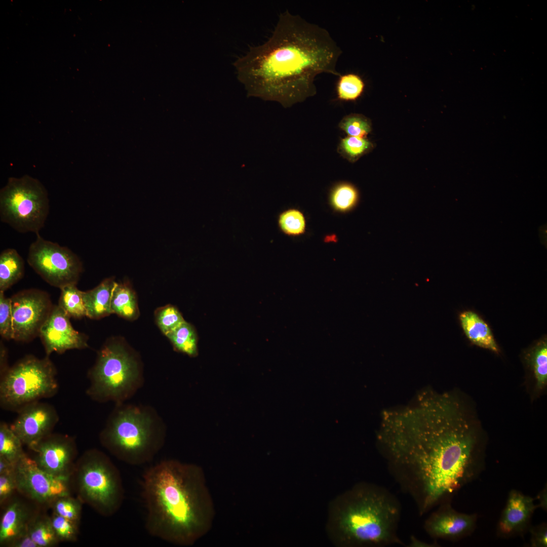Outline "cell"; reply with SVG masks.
Segmentation results:
<instances>
[{"mask_svg": "<svg viewBox=\"0 0 547 547\" xmlns=\"http://www.w3.org/2000/svg\"><path fill=\"white\" fill-rule=\"evenodd\" d=\"M388 468L423 515L476 479L485 438L475 411L459 395L426 389L415 402L384 411L377 434Z\"/></svg>", "mask_w": 547, "mask_h": 547, "instance_id": "obj_1", "label": "cell"}, {"mask_svg": "<svg viewBox=\"0 0 547 547\" xmlns=\"http://www.w3.org/2000/svg\"><path fill=\"white\" fill-rule=\"evenodd\" d=\"M342 54L327 30L286 10L271 36L234 62L237 77L250 96L289 107L314 96L322 73L339 76Z\"/></svg>", "mask_w": 547, "mask_h": 547, "instance_id": "obj_2", "label": "cell"}, {"mask_svg": "<svg viewBox=\"0 0 547 547\" xmlns=\"http://www.w3.org/2000/svg\"><path fill=\"white\" fill-rule=\"evenodd\" d=\"M149 534L180 546H189L209 531L214 517L203 469L175 459L148 468L141 479Z\"/></svg>", "mask_w": 547, "mask_h": 547, "instance_id": "obj_3", "label": "cell"}, {"mask_svg": "<svg viewBox=\"0 0 547 547\" xmlns=\"http://www.w3.org/2000/svg\"><path fill=\"white\" fill-rule=\"evenodd\" d=\"M401 514L398 500L388 490L361 483L333 501L327 529L341 546L403 545L398 534Z\"/></svg>", "mask_w": 547, "mask_h": 547, "instance_id": "obj_4", "label": "cell"}, {"mask_svg": "<svg viewBox=\"0 0 547 547\" xmlns=\"http://www.w3.org/2000/svg\"><path fill=\"white\" fill-rule=\"evenodd\" d=\"M166 423L148 405L116 404L99 434L101 445L126 463L140 465L151 461L165 445Z\"/></svg>", "mask_w": 547, "mask_h": 547, "instance_id": "obj_5", "label": "cell"}, {"mask_svg": "<svg viewBox=\"0 0 547 547\" xmlns=\"http://www.w3.org/2000/svg\"><path fill=\"white\" fill-rule=\"evenodd\" d=\"M88 378L89 385L86 394L100 403L126 402L145 382L139 355L117 338L108 339L100 348Z\"/></svg>", "mask_w": 547, "mask_h": 547, "instance_id": "obj_6", "label": "cell"}, {"mask_svg": "<svg viewBox=\"0 0 547 547\" xmlns=\"http://www.w3.org/2000/svg\"><path fill=\"white\" fill-rule=\"evenodd\" d=\"M71 477L79 498L83 503L105 517L119 511L125 498L122 479L116 466L104 452L97 449L85 452L75 463Z\"/></svg>", "mask_w": 547, "mask_h": 547, "instance_id": "obj_7", "label": "cell"}, {"mask_svg": "<svg viewBox=\"0 0 547 547\" xmlns=\"http://www.w3.org/2000/svg\"><path fill=\"white\" fill-rule=\"evenodd\" d=\"M56 375L49 356L25 357L1 376V408L17 412L31 403L53 397L59 388Z\"/></svg>", "mask_w": 547, "mask_h": 547, "instance_id": "obj_8", "label": "cell"}, {"mask_svg": "<svg viewBox=\"0 0 547 547\" xmlns=\"http://www.w3.org/2000/svg\"><path fill=\"white\" fill-rule=\"evenodd\" d=\"M50 211L47 190L28 175L10 177L0 190V219L20 233H39Z\"/></svg>", "mask_w": 547, "mask_h": 547, "instance_id": "obj_9", "label": "cell"}, {"mask_svg": "<svg viewBox=\"0 0 547 547\" xmlns=\"http://www.w3.org/2000/svg\"><path fill=\"white\" fill-rule=\"evenodd\" d=\"M30 245L27 262L47 283L61 288L77 283L83 271L77 255L67 247L47 240L37 233Z\"/></svg>", "mask_w": 547, "mask_h": 547, "instance_id": "obj_10", "label": "cell"}, {"mask_svg": "<svg viewBox=\"0 0 547 547\" xmlns=\"http://www.w3.org/2000/svg\"><path fill=\"white\" fill-rule=\"evenodd\" d=\"M14 475L17 492L35 504L51 507L58 498L70 495V478L45 472L26 454L16 463Z\"/></svg>", "mask_w": 547, "mask_h": 547, "instance_id": "obj_11", "label": "cell"}, {"mask_svg": "<svg viewBox=\"0 0 547 547\" xmlns=\"http://www.w3.org/2000/svg\"><path fill=\"white\" fill-rule=\"evenodd\" d=\"M13 339L28 342L39 335L53 305L44 291L29 289L18 292L11 298Z\"/></svg>", "mask_w": 547, "mask_h": 547, "instance_id": "obj_12", "label": "cell"}, {"mask_svg": "<svg viewBox=\"0 0 547 547\" xmlns=\"http://www.w3.org/2000/svg\"><path fill=\"white\" fill-rule=\"evenodd\" d=\"M28 448L41 468L56 477L71 478L77 454L75 441L71 437L51 433Z\"/></svg>", "mask_w": 547, "mask_h": 547, "instance_id": "obj_13", "label": "cell"}, {"mask_svg": "<svg viewBox=\"0 0 547 547\" xmlns=\"http://www.w3.org/2000/svg\"><path fill=\"white\" fill-rule=\"evenodd\" d=\"M17 413L10 426L28 448L52 433L59 419L54 406L40 401L25 406Z\"/></svg>", "mask_w": 547, "mask_h": 547, "instance_id": "obj_14", "label": "cell"}, {"mask_svg": "<svg viewBox=\"0 0 547 547\" xmlns=\"http://www.w3.org/2000/svg\"><path fill=\"white\" fill-rule=\"evenodd\" d=\"M69 319L58 305L53 306L39 334L46 356L53 352L62 354L70 349L88 347L87 336L75 330Z\"/></svg>", "mask_w": 547, "mask_h": 547, "instance_id": "obj_15", "label": "cell"}, {"mask_svg": "<svg viewBox=\"0 0 547 547\" xmlns=\"http://www.w3.org/2000/svg\"><path fill=\"white\" fill-rule=\"evenodd\" d=\"M477 518L476 514L457 512L446 501L425 520L424 528L427 534L434 539L456 540L473 533Z\"/></svg>", "mask_w": 547, "mask_h": 547, "instance_id": "obj_16", "label": "cell"}, {"mask_svg": "<svg viewBox=\"0 0 547 547\" xmlns=\"http://www.w3.org/2000/svg\"><path fill=\"white\" fill-rule=\"evenodd\" d=\"M534 500L518 490H511L497 524V535L510 538L523 536L528 531L533 514L538 507Z\"/></svg>", "mask_w": 547, "mask_h": 547, "instance_id": "obj_17", "label": "cell"}, {"mask_svg": "<svg viewBox=\"0 0 547 547\" xmlns=\"http://www.w3.org/2000/svg\"><path fill=\"white\" fill-rule=\"evenodd\" d=\"M3 506L0 520V546H9L14 539L27 531L30 522L38 512L15 496Z\"/></svg>", "mask_w": 547, "mask_h": 547, "instance_id": "obj_18", "label": "cell"}, {"mask_svg": "<svg viewBox=\"0 0 547 547\" xmlns=\"http://www.w3.org/2000/svg\"><path fill=\"white\" fill-rule=\"evenodd\" d=\"M115 283L112 278H107L94 288L83 291L87 317L98 320L112 314L111 299Z\"/></svg>", "mask_w": 547, "mask_h": 547, "instance_id": "obj_19", "label": "cell"}, {"mask_svg": "<svg viewBox=\"0 0 547 547\" xmlns=\"http://www.w3.org/2000/svg\"><path fill=\"white\" fill-rule=\"evenodd\" d=\"M461 327L467 338L474 344L499 353V348L487 324L476 313L465 311L459 315Z\"/></svg>", "mask_w": 547, "mask_h": 547, "instance_id": "obj_20", "label": "cell"}, {"mask_svg": "<svg viewBox=\"0 0 547 547\" xmlns=\"http://www.w3.org/2000/svg\"><path fill=\"white\" fill-rule=\"evenodd\" d=\"M112 313L128 320L133 321L139 316L137 299L128 283L114 285L111 299Z\"/></svg>", "mask_w": 547, "mask_h": 547, "instance_id": "obj_21", "label": "cell"}, {"mask_svg": "<svg viewBox=\"0 0 547 547\" xmlns=\"http://www.w3.org/2000/svg\"><path fill=\"white\" fill-rule=\"evenodd\" d=\"M24 273V261L17 250L8 248L0 254V292L19 281Z\"/></svg>", "mask_w": 547, "mask_h": 547, "instance_id": "obj_22", "label": "cell"}, {"mask_svg": "<svg viewBox=\"0 0 547 547\" xmlns=\"http://www.w3.org/2000/svg\"><path fill=\"white\" fill-rule=\"evenodd\" d=\"M527 362L532 378L533 394H541L547 384V344L542 341L527 354Z\"/></svg>", "mask_w": 547, "mask_h": 547, "instance_id": "obj_23", "label": "cell"}, {"mask_svg": "<svg viewBox=\"0 0 547 547\" xmlns=\"http://www.w3.org/2000/svg\"><path fill=\"white\" fill-rule=\"evenodd\" d=\"M166 336L175 350L191 357L198 355V336L190 324L185 321Z\"/></svg>", "mask_w": 547, "mask_h": 547, "instance_id": "obj_24", "label": "cell"}, {"mask_svg": "<svg viewBox=\"0 0 547 547\" xmlns=\"http://www.w3.org/2000/svg\"><path fill=\"white\" fill-rule=\"evenodd\" d=\"M28 532L38 547H52L60 542L53 529L51 517L38 513L31 520Z\"/></svg>", "mask_w": 547, "mask_h": 547, "instance_id": "obj_25", "label": "cell"}, {"mask_svg": "<svg viewBox=\"0 0 547 547\" xmlns=\"http://www.w3.org/2000/svg\"><path fill=\"white\" fill-rule=\"evenodd\" d=\"M23 443L4 421L0 423V456L16 464L26 453L23 449Z\"/></svg>", "mask_w": 547, "mask_h": 547, "instance_id": "obj_26", "label": "cell"}, {"mask_svg": "<svg viewBox=\"0 0 547 547\" xmlns=\"http://www.w3.org/2000/svg\"><path fill=\"white\" fill-rule=\"evenodd\" d=\"M61 294L58 305L70 317L80 319L87 317L83 293L76 287L72 284L65 286L61 289Z\"/></svg>", "mask_w": 547, "mask_h": 547, "instance_id": "obj_27", "label": "cell"}, {"mask_svg": "<svg viewBox=\"0 0 547 547\" xmlns=\"http://www.w3.org/2000/svg\"><path fill=\"white\" fill-rule=\"evenodd\" d=\"M358 199L357 189L348 183H341L336 185L332 190L330 197L333 208L340 212L352 210L356 206Z\"/></svg>", "mask_w": 547, "mask_h": 547, "instance_id": "obj_28", "label": "cell"}, {"mask_svg": "<svg viewBox=\"0 0 547 547\" xmlns=\"http://www.w3.org/2000/svg\"><path fill=\"white\" fill-rule=\"evenodd\" d=\"M337 84V94L340 100L354 101L364 92L365 84L358 74L349 73L340 75Z\"/></svg>", "mask_w": 547, "mask_h": 547, "instance_id": "obj_29", "label": "cell"}, {"mask_svg": "<svg viewBox=\"0 0 547 547\" xmlns=\"http://www.w3.org/2000/svg\"><path fill=\"white\" fill-rule=\"evenodd\" d=\"M278 222L280 230L288 236H300L305 232V219L298 210L290 209L282 212L279 216Z\"/></svg>", "mask_w": 547, "mask_h": 547, "instance_id": "obj_30", "label": "cell"}, {"mask_svg": "<svg viewBox=\"0 0 547 547\" xmlns=\"http://www.w3.org/2000/svg\"><path fill=\"white\" fill-rule=\"evenodd\" d=\"M372 148V144L366 138L347 136L340 140L338 150L344 158L354 162Z\"/></svg>", "mask_w": 547, "mask_h": 547, "instance_id": "obj_31", "label": "cell"}, {"mask_svg": "<svg viewBox=\"0 0 547 547\" xmlns=\"http://www.w3.org/2000/svg\"><path fill=\"white\" fill-rule=\"evenodd\" d=\"M154 317L158 326L165 335L185 321L178 309L170 304L157 309Z\"/></svg>", "mask_w": 547, "mask_h": 547, "instance_id": "obj_32", "label": "cell"}, {"mask_svg": "<svg viewBox=\"0 0 547 547\" xmlns=\"http://www.w3.org/2000/svg\"><path fill=\"white\" fill-rule=\"evenodd\" d=\"M83 502L69 495L56 499L51 506L53 512L79 525Z\"/></svg>", "mask_w": 547, "mask_h": 547, "instance_id": "obj_33", "label": "cell"}, {"mask_svg": "<svg viewBox=\"0 0 547 547\" xmlns=\"http://www.w3.org/2000/svg\"><path fill=\"white\" fill-rule=\"evenodd\" d=\"M339 126L348 136L365 138L371 130L369 120L365 116L357 113L344 116Z\"/></svg>", "mask_w": 547, "mask_h": 547, "instance_id": "obj_34", "label": "cell"}, {"mask_svg": "<svg viewBox=\"0 0 547 547\" xmlns=\"http://www.w3.org/2000/svg\"><path fill=\"white\" fill-rule=\"evenodd\" d=\"M51 519L59 541H75L76 540L79 525L54 512H53Z\"/></svg>", "mask_w": 547, "mask_h": 547, "instance_id": "obj_35", "label": "cell"}, {"mask_svg": "<svg viewBox=\"0 0 547 547\" xmlns=\"http://www.w3.org/2000/svg\"><path fill=\"white\" fill-rule=\"evenodd\" d=\"M0 334L7 340L13 339V322L10 298L0 292Z\"/></svg>", "mask_w": 547, "mask_h": 547, "instance_id": "obj_36", "label": "cell"}, {"mask_svg": "<svg viewBox=\"0 0 547 547\" xmlns=\"http://www.w3.org/2000/svg\"><path fill=\"white\" fill-rule=\"evenodd\" d=\"M15 472V471H14ZM17 491L14 473L0 475V504L4 505Z\"/></svg>", "mask_w": 547, "mask_h": 547, "instance_id": "obj_37", "label": "cell"}, {"mask_svg": "<svg viewBox=\"0 0 547 547\" xmlns=\"http://www.w3.org/2000/svg\"><path fill=\"white\" fill-rule=\"evenodd\" d=\"M528 531L530 533V545L532 547H546L547 546V525L542 523L535 526H530Z\"/></svg>", "mask_w": 547, "mask_h": 547, "instance_id": "obj_38", "label": "cell"}, {"mask_svg": "<svg viewBox=\"0 0 547 547\" xmlns=\"http://www.w3.org/2000/svg\"><path fill=\"white\" fill-rule=\"evenodd\" d=\"M9 547H38L29 535L28 530L23 533L11 543Z\"/></svg>", "mask_w": 547, "mask_h": 547, "instance_id": "obj_39", "label": "cell"}, {"mask_svg": "<svg viewBox=\"0 0 547 547\" xmlns=\"http://www.w3.org/2000/svg\"><path fill=\"white\" fill-rule=\"evenodd\" d=\"M15 464L0 456V475L14 473Z\"/></svg>", "mask_w": 547, "mask_h": 547, "instance_id": "obj_40", "label": "cell"}, {"mask_svg": "<svg viewBox=\"0 0 547 547\" xmlns=\"http://www.w3.org/2000/svg\"><path fill=\"white\" fill-rule=\"evenodd\" d=\"M7 352L3 345H1L0 376L3 375L9 368L7 361Z\"/></svg>", "mask_w": 547, "mask_h": 547, "instance_id": "obj_41", "label": "cell"}, {"mask_svg": "<svg viewBox=\"0 0 547 547\" xmlns=\"http://www.w3.org/2000/svg\"><path fill=\"white\" fill-rule=\"evenodd\" d=\"M436 545L438 544L435 543H429L419 540L415 536H411L410 537V543L408 546L410 547H432L436 546Z\"/></svg>", "mask_w": 547, "mask_h": 547, "instance_id": "obj_42", "label": "cell"}, {"mask_svg": "<svg viewBox=\"0 0 547 547\" xmlns=\"http://www.w3.org/2000/svg\"><path fill=\"white\" fill-rule=\"evenodd\" d=\"M547 491L546 485L537 495V499L539 501V503L537 505L538 507H540L543 510L546 511L547 509Z\"/></svg>", "mask_w": 547, "mask_h": 547, "instance_id": "obj_43", "label": "cell"}]
</instances>
